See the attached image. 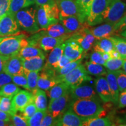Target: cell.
I'll use <instances>...</instances> for the list:
<instances>
[{
    "instance_id": "obj_1",
    "label": "cell",
    "mask_w": 126,
    "mask_h": 126,
    "mask_svg": "<svg viewBox=\"0 0 126 126\" xmlns=\"http://www.w3.org/2000/svg\"><path fill=\"white\" fill-rule=\"evenodd\" d=\"M70 108L82 120L92 117H104L106 115L98 97L74 100L71 102Z\"/></svg>"
},
{
    "instance_id": "obj_2",
    "label": "cell",
    "mask_w": 126,
    "mask_h": 126,
    "mask_svg": "<svg viewBox=\"0 0 126 126\" xmlns=\"http://www.w3.org/2000/svg\"><path fill=\"white\" fill-rule=\"evenodd\" d=\"M24 34L18 32L15 36L0 37V54L10 57L18 54L22 48L29 46Z\"/></svg>"
},
{
    "instance_id": "obj_3",
    "label": "cell",
    "mask_w": 126,
    "mask_h": 126,
    "mask_svg": "<svg viewBox=\"0 0 126 126\" xmlns=\"http://www.w3.org/2000/svg\"><path fill=\"white\" fill-rule=\"evenodd\" d=\"M36 19L39 28L42 29L59 22L60 11L56 0L50 4L39 6L36 10Z\"/></svg>"
},
{
    "instance_id": "obj_4",
    "label": "cell",
    "mask_w": 126,
    "mask_h": 126,
    "mask_svg": "<svg viewBox=\"0 0 126 126\" xmlns=\"http://www.w3.org/2000/svg\"><path fill=\"white\" fill-rule=\"evenodd\" d=\"M19 28L31 33L38 32L40 30L37 19L36 10L33 8L21 9L14 15Z\"/></svg>"
},
{
    "instance_id": "obj_5",
    "label": "cell",
    "mask_w": 126,
    "mask_h": 126,
    "mask_svg": "<svg viewBox=\"0 0 126 126\" xmlns=\"http://www.w3.org/2000/svg\"><path fill=\"white\" fill-rule=\"evenodd\" d=\"M126 14L125 3L121 0H111L102 14V22L115 24Z\"/></svg>"
},
{
    "instance_id": "obj_6",
    "label": "cell",
    "mask_w": 126,
    "mask_h": 126,
    "mask_svg": "<svg viewBox=\"0 0 126 126\" xmlns=\"http://www.w3.org/2000/svg\"><path fill=\"white\" fill-rule=\"evenodd\" d=\"M84 64H80L75 68L66 74L61 79V82H64L70 86H75L84 81H91L92 78L89 76Z\"/></svg>"
},
{
    "instance_id": "obj_7",
    "label": "cell",
    "mask_w": 126,
    "mask_h": 126,
    "mask_svg": "<svg viewBox=\"0 0 126 126\" xmlns=\"http://www.w3.org/2000/svg\"><path fill=\"white\" fill-rule=\"evenodd\" d=\"M111 0H94L89 8L87 17L88 24L95 26L102 23L101 16Z\"/></svg>"
},
{
    "instance_id": "obj_8",
    "label": "cell",
    "mask_w": 126,
    "mask_h": 126,
    "mask_svg": "<svg viewBox=\"0 0 126 126\" xmlns=\"http://www.w3.org/2000/svg\"><path fill=\"white\" fill-rule=\"evenodd\" d=\"M71 98L68 91L60 97L50 101L47 111L55 119H57L65 112L70 105Z\"/></svg>"
},
{
    "instance_id": "obj_9",
    "label": "cell",
    "mask_w": 126,
    "mask_h": 126,
    "mask_svg": "<svg viewBox=\"0 0 126 126\" xmlns=\"http://www.w3.org/2000/svg\"><path fill=\"white\" fill-rule=\"evenodd\" d=\"M90 26H87L75 32L72 33L70 37L81 46L83 48L84 53L92 49L96 41V39L91 33L89 29Z\"/></svg>"
},
{
    "instance_id": "obj_10",
    "label": "cell",
    "mask_w": 126,
    "mask_h": 126,
    "mask_svg": "<svg viewBox=\"0 0 126 126\" xmlns=\"http://www.w3.org/2000/svg\"><path fill=\"white\" fill-rule=\"evenodd\" d=\"M60 11V19L76 16L82 23L81 12L75 0H56Z\"/></svg>"
},
{
    "instance_id": "obj_11",
    "label": "cell",
    "mask_w": 126,
    "mask_h": 126,
    "mask_svg": "<svg viewBox=\"0 0 126 126\" xmlns=\"http://www.w3.org/2000/svg\"><path fill=\"white\" fill-rule=\"evenodd\" d=\"M42 71L39 74L37 86L39 89L48 91L50 88L60 83L57 75L56 71L53 68H42Z\"/></svg>"
},
{
    "instance_id": "obj_12",
    "label": "cell",
    "mask_w": 126,
    "mask_h": 126,
    "mask_svg": "<svg viewBox=\"0 0 126 126\" xmlns=\"http://www.w3.org/2000/svg\"><path fill=\"white\" fill-rule=\"evenodd\" d=\"M19 32V26L14 16L7 13L0 19V36L14 35Z\"/></svg>"
},
{
    "instance_id": "obj_13",
    "label": "cell",
    "mask_w": 126,
    "mask_h": 126,
    "mask_svg": "<svg viewBox=\"0 0 126 126\" xmlns=\"http://www.w3.org/2000/svg\"><path fill=\"white\" fill-rule=\"evenodd\" d=\"M69 92L73 100L98 97L96 91L92 86L82 85V83L75 86H70Z\"/></svg>"
},
{
    "instance_id": "obj_14",
    "label": "cell",
    "mask_w": 126,
    "mask_h": 126,
    "mask_svg": "<svg viewBox=\"0 0 126 126\" xmlns=\"http://www.w3.org/2000/svg\"><path fill=\"white\" fill-rule=\"evenodd\" d=\"M34 102V97L32 93L27 91L20 90L12 99V108L15 113L22 111L28 104Z\"/></svg>"
},
{
    "instance_id": "obj_15",
    "label": "cell",
    "mask_w": 126,
    "mask_h": 126,
    "mask_svg": "<svg viewBox=\"0 0 126 126\" xmlns=\"http://www.w3.org/2000/svg\"><path fill=\"white\" fill-rule=\"evenodd\" d=\"M3 72L14 76L24 74V68L22 63V58L18 54L10 57L5 63Z\"/></svg>"
},
{
    "instance_id": "obj_16",
    "label": "cell",
    "mask_w": 126,
    "mask_h": 126,
    "mask_svg": "<svg viewBox=\"0 0 126 126\" xmlns=\"http://www.w3.org/2000/svg\"><path fill=\"white\" fill-rule=\"evenodd\" d=\"M72 33H69L65 36L60 37H53L49 36H41L38 40V46L39 48L45 51L51 50L55 47L65 42L71 36Z\"/></svg>"
},
{
    "instance_id": "obj_17",
    "label": "cell",
    "mask_w": 126,
    "mask_h": 126,
    "mask_svg": "<svg viewBox=\"0 0 126 126\" xmlns=\"http://www.w3.org/2000/svg\"><path fill=\"white\" fill-rule=\"evenodd\" d=\"M65 46L63 54L71 60L79 59L83 56H85L83 48L76 41L70 37L64 42Z\"/></svg>"
},
{
    "instance_id": "obj_18",
    "label": "cell",
    "mask_w": 126,
    "mask_h": 126,
    "mask_svg": "<svg viewBox=\"0 0 126 126\" xmlns=\"http://www.w3.org/2000/svg\"><path fill=\"white\" fill-rule=\"evenodd\" d=\"M56 126H82V120L70 108L57 118Z\"/></svg>"
},
{
    "instance_id": "obj_19",
    "label": "cell",
    "mask_w": 126,
    "mask_h": 126,
    "mask_svg": "<svg viewBox=\"0 0 126 126\" xmlns=\"http://www.w3.org/2000/svg\"><path fill=\"white\" fill-rule=\"evenodd\" d=\"M95 89L97 95L104 103L113 102L112 96L106 77H99L96 79Z\"/></svg>"
},
{
    "instance_id": "obj_20",
    "label": "cell",
    "mask_w": 126,
    "mask_h": 126,
    "mask_svg": "<svg viewBox=\"0 0 126 126\" xmlns=\"http://www.w3.org/2000/svg\"><path fill=\"white\" fill-rule=\"evenodd\" d=\"M114 24L106 23L98 26L91 28L89 29L91 33L96 40H100L104 38H109L111 36H117L114 28Z\"/></svg>"
},
{
    "instance_id": "obj_21",
    "label": "cell",
    "mask_w": 126,
    "mask_h": 126,
    "mask_svg": "<svg viewBox=\"0 0 126 126\" xmlns=\"http://www.w3.org/2000/svg\"><path fill=\"white\" fill-rule=\"evenodd\" d=\"M59 22L63 25V26L65 28L67 32L69 33H72L82 29L83 28L89 26L87 22L82 23L76 16H72L62 18L60 19Z\"/></svg>"
},
{
    "instance_id": "obj_22",
    "label": "cell",
    "mask_w": 126,
    "mask_h": 126,
    "mask_svg": "<svg viewBox=\"0 0 126 126\" xmlns=\"http://www.w3.org/2000/svg\"><path fill=\"white\" fill-rule=\"evenodd\" d=\"M65 46L64 42L61 45H58L51 50L48 57L47 62L43 68H53L56 70L59 61L64 53V48Z\"/></svg>"
},
{
    "instance_id": "obj_23",
    "label": "cell",
    "mask_w": 126,
    "mask_h": 126,
    "mask_svg": "<svg viewBox=\"0 0 126 126\" xmlns=\"http://www.w3.org/2000/svg\"><path fill=\"white\" fill-rule=\"evenodd\" d=\"M45 55L36 56L29 59H22V63L25 70L31 71H40L44 66Z\"/></svg>"
},
{
    "instance_id": "obj_24",
    "label": "cell",
    "mask_w": 126,
    "mask_h": 126,
    "mask_svg": "<svg viewBox=\"0 0 126 126\" xmlns=\"http://www.w3.org/2000/svg\"><path fill=\"white\" fill-rule=\"evenodd\" d=\"M43 30V31L40 32L42 36L46 35L53 37H60L69 34L63 25L59 22L50 25L47 28Z\"/></svg>"
},
{
    "instance_id": "obj_25",
    "label": "cell",
    "mask_w": 126,
    "mask_h": 126,
    "mask_svg": "<svg viewBox=\"0 0 126 126\" xmlns=\"http://www.w3.org/2000/svg\"><path fill=\"white\" fill-rule=\"evenodd\" d=\"M34 97V103L37 110L46 111L47 110V100L46 93L43 89L36 88L32 91Z\"/></svg>"
},
{
    "instance_id": "obj_26",
    "label": "cell",
    "mask_w": 126,
    "mask_h": 126,
    "mask_svg": "<svg viewBox=\"0 0 126 126\" xmlns=\"http://www.w3.org/2000/svg\"><path fill=\"white\" fill-rule=\"evenodd\" d=\"M106 78L110 89V92L113 99V103L117 105L119 96V89L114 72L109 70L107 71Z\"/></svg>"
},
{
    "instance_id": "obj_27",
    "label": "cell",
    "mask_w": 126,
    "mask_h": 126,
    "mask_svg": "<svg viewBox=\"0 0 126 126\" xmlns=\"http://www.w3.org/2000/svg\"><path fill=\"white\" fill-rule=\"evenodd\" d=\"M69 89L70 85L64 82L56 84L47 91V94L50 97V101L60 97L65 92L68 91Z\"/></svg>"
},
{
    "instance_id": "obj_28",
    "label": "cell",
    "mask_w": 126,
    "mask_h": 126,
    "mask_svg": "<svg viewBox=\"0 0 126 126\" xmlns=\"http://www.w3.org/2000/svg\"><path fill=\"white\" fill-rule=\"evenodd\" d=\"M92 48L93 51L109 53L114 49V47L112 41L109 37L96 40Z\"/></svg>"
},
{
    "instance_id": "obj_29",
    "label": "cell",
    "mask_w": 126,
    "mask_h": 126,
    "mask_svg": "<svg viewBox=\"0 0 126 126\" xmlns=\"http://www.w3.org/2000/svg\"><path fill=\"white\" fill-rule=\"evenodd\" d=\"M18 54L22 59H29L36 56H44L45 53L39 47L29 45L22 48Z\"/></svg>"
},
{
    "instance_id": "obj_30",
    "label": "cell",
    "mask_w": 126,
    "mask_h": 126,
    "mask_svg": "<svg viewBox=\"0 0 126 126\" xmlns=\"http://www.w3.org/2000/svg\"><path fill=\"white\" fill-rule=\"evenodd\" d=\"M88 73L89 74L96 77H101L106 75L107 71L102 65L92 61H86L84 64Z\"/></svg>"
},
{
    "instance_id": "obj_31",
    "label": "cell",
    "mask_w": 126,
    "mask_h": 126,
    "mask_svg": "<svg viewBox=\"0 0 126 126\" xmlns=\"http://www.w3.org/2000/svg\"><path fill=\"white\" fill-rule=\"evenodd\" d=\"M85 56H83L82 57L79 59L75 60H72L70 61V63H67L66 65H65L63 68H61L60 70L56 71L57 75V77L59 78L60 82H61V79L64 76H65L66 74L68 73L74 69L77 66L81 64L82 61L83 59H84Z\"/></svg>"
},
{
    "instance_id": "obj_32",
    "label": "cell",
    "mask_w": 126,
    "mask_h": 126,
    "mask_svg": "<svg viewBox=\"0 0 126 126\" xmlns=\"http://www.w3.org/2000/svg\"><path fill=\"white\" fill-rule=\"evenodd\" d=\"M114 125L108 117H92L82 120V126H110Z\"/></svg>"
},
{
    "instance_id": "obj_33",
    "label": "cell",
    "mask_w": 126,
    "mask_h": 126,
    "mask_svg": "<svg viewBox=\"0 0 126 126\" xmlns=\"http://www.w3.org/2000/svg\"><path fill=\"white\" fill-rule=\"evenodd\" d=\"M109 38L112 41L114 49L117 51L123 59H126V39L116 36H111Z\"/></svg>"
},
{
    "instance_id": "obj_34",
    "label": "cell",
    "mask_w": 126,
    "mask_h": 126,
    "mask_svg": "<svg viewBox=\"0 0 126 126\" xmlns=\"http://www.w3.org/2000/svg\"><path fill=\"white\" fill-rule=\"evenodd\" d=\"M20 90L15 83H8L3 85L0 89V96L4 97H13L14 95Z\"/></svg>"
},
{
    "instance_id": "obj_35",
    "label": "cell",
    "mask_w": 126,
    "mask_h": 126,
    "mask_svg": "<svg viewBox=\"0 0 126 126\" xmlns=\"http://www.w3.org/2000/svg\"><path fill=\"white\" fill-rule=\"evenodd\" d=\"M24 75L27 79L28 86L30 91L34 90L37 88V83L39 77V71H31L24 68Z\"/></svg>"
},
{
    "instance_id": "obj_36",
    "label": "cell",
    "mask_w": 126,
    "mask_h": 126,
    "mask_svg": "<svg viewBox=\"0 0 126 126\" xmlns=\"http://www.w3.org/2000/svg\"><path fill=\"white\" fill-rule=\"evenodd\" d=\"M81 12L82 19L84 22H86L89 13V8L94 0H75Z\"/></svg>"
},
{
    "instance_id": "obj_37",
    "label": "cell",
    "mask_w": 126,
    "mask_h": 126,
    "mask_svg": "<svg viewBox=\"0 0 126 126\" xmlns=\"http://www.w3.org/2000/svg\"><path fill=\"white\" fill-rule=\"evenodd\" d=\"M124 61V59H123L122 58H117V59L110 58L109 59L106 61L104 66L108 70L111 71H114L122 68Z\"/></svg>"
},
{
    "instance_id": "obj_38",
    "label": "cell",
    "mask_w": 126,
    "mask_h": 126,
    "mask_svg": "<svg viewBox=\"0 0 126 126\" xmlns=\"http://www.w3.org/2000/svg\"><path fill=\"white\" fill-rule=\"evenodd\" d=\"M26 7H28L26 0H11L8 13L14 16L17 12Z\"/></svg>"
},
{
    "instance_id": "obj_39",
    "label": "cell",
    "mask_w": 126,
    "mask_h": 126,
    "mask_svg": "<svg viewBox=\"0 0 126 126\" xmlns=\"http://www.w3.org/2000/svg\"><path fill=\"white\" fill-rule=\"evenodd\" d=\"M46 111L37 110L36 113L27 120L28 126H40L42 120L46 113Z\"/></svg>"
},
{
    "instance_id": "obj_40",
    "label": "cell",
    "mask_w": 126,
    "mask_h": 126,
    "mask_svg": "<svg viewBox=\"0 0 126 126\" xmlns=\"http://www.w3.org/2000/svg\"><path fill=\"white\" fill-rule=\"evenodd\" d=\"M114 72L116 77V80L119 87V92L126 90V74L122 70H118Z\"/></svg>"
},
{
    "instance_id": "obj_41",
    "label": "cell",
    "mask_w": 126,
    "mask_h": 126,
    "mask_svg": "<svg viewBox=\"0 0 126 126\" xmlns=\"http://www.w3.org/2000/svg\"><path fill=\"white\" fill-rule=\"evenodd\" d=\"M12 97L3 96L0 102V110L4 112L9 113L11 116L15 114L12 108Z\"/></svg>"
},
{
    "instance_id": "obj_42",
    "label": "cell",
    "mask_w": 126,
    "mask_h": 126,
    "mask_svg": "<svg viewBox=\"0 0 126 126\" xmlns=\"http://www.w3.org/2000/svg\"><path fill=\"white\" fill-rule=\"evenodd\" d=\"M12 81L16 85L21 86L28 91H30L29 86H28L27 79L24 74L14 75V76H12Z\"/></svg>"
},
{
    "instance_id": "obj_43",
    "label": "cell",
    "mask_w": 126,
    "mask_h": 126,
    "mask_svg": "<svg viewBox=\"0 0 126 126\" xmlns=\"http://www.w3.org/2000/svg\"><path fill=\"white\" fill-rule=\"evenodd\" d=\"M37 108H36L34 102H31L25 107L23 111H22V116L24 117L26 120L29 119L30 117L33 115L36 111H37Z\"/></svg>"
},
{
    "instance_id": "obj_44",
    "label": "cell",
    "mask_w": 126,
    "mask_h": 126,
    "mask_svg": "<svg viewBox=\"0 0 126 126\" xmlns=\"http://www.w3.org/2000/svg\"><path fill=\"white\" fill-rule=\"evenodd\" d=\"M11 120L13 122L12 126H28L27 120L24 117H23L21 114L18 115L16 113L12 115Z\"/></svg>"
},
{
    "instance_id": "obj_45",
    "label": "cell",
    "mask_w": 126,
    "mask_h": 126,
    "mask_svg": "<svg viewBox=\"0 0 126 126\" xmlns=\"http://www.w3.org/2000/svg\"><path fill=\"white\" fill-rule=\"evenodd\" d=\"M114 28L117 36L120 35L122 32L126 30V14L117 23H115Z\"/></svg>"
},
{
    "instance_id": "obj_46",
    "label": "cell",
    "mask_w": 126,
    "mask_h": 126,
    "mask_svg": "<svg viewBox=\"0 0 126 126\" xmlns=\"http://www.w3.org/2000/svg\"><path fill=\"white\" fill-rule=\"evenodd\" d=\"M90 61L92 62L97 63L100 65H105L106 61L103 59L102 53L100 52L93 51L90 55Z\"/></svg>"
},
{
    "instance_id": "obj_47",
    "label": "cell",
    "mask_w": 126,
    "mask_h": 126,
    "mask_svg": "<svg viewBox=\"0 0 126 126\" xmlns=\"http://www.w3.org/2000/svg\"><path fill=\"white\" fill-rule=\"evenodd\" d=\"M57 119H55L51 116V114L47 111L44 116L43 120H42V123H41L40 126H56Z\"/></svg>"
},
{
    "instance_id": "obj_48",
    "label": "cell",
    "mask_w": 126,
    "mask_h": 126,
    "mask_svg": "<svg viewBox=\"0 0 126 126\" xmlns=\"http://www.w3.org/2000/svg\"><path fill=\"white\" fill-rule=\"evenodd\" d=\"M11 0H0V19L8 12Z\"/></svg>"
},
{
    "instance_id": "obj_49",
    "label": "cell",
    "mask_w": 126,
    "mask_h": 126,
    "mask_svg": "<svg viewBox=\"0 0 126 126\" xmlns=\"http://www.w3.org/2000/svg\"><path fill=\"white\" fill-rule=\"evenodd\" d=\"M12 78L11 75L8 74L4 72L0 73V88L3 85L10 83L12 81Z\"/></svg>"
},
{
    "instance_id": "obj_50",
    "label": "cell",
    "mask_w": 126,
    "mask_h": 126,
    "mask_svg": "<svg viewBox=\"0 0 126 126\" xmlns=\"http://www.w3.org/2000/svg\"><path fill=\"white\" fill-rule=\"evenodd\" d=\"M118 107L120 109L126 108V91L121 92L118 99Z\"/></svg>"
},
{
    "instance_id": "obj_51",
    "label": "cell",
    "mask_w": 126,
    "mask_h": 126,
    "mask_svg": "<svg viewBox=\"0 0 126 126\" xmlns=\"http://www.w3.org/2000/svg\"><path fill=\"white\" fill-rule=\"evenodd\" d=\"M72 61V60H70V59H68L67 57H66L65 55L63 54V56H61V57L60 58V60L59 61L57 68L56 71H57V70H60V69H61V68H63L64 65H66L67 63H70V61Z\"/></svg>"
},
{
    "instance_id": "obj_52",
    "label": "cell",
    "mask_w": 126,
    "mask_h": 126,
    "mask_svg": "<svg viewBox=\"0 0 126 126\" xmlns=\"http://www.w3.org/2000/svg\"><path fill=\"white\" fill-rule=\"evenodd\" d=\"M12 116L9 113H7L0 110V120H1L6 121V122H10L11 120Z\"/></svg>"
},
{
    "instance_id": "obj_53",
    "label": "cell",
    "mask_w": 126,
    "mask_h": 126,
    "mask_svg": "<svg viewBox=\"0 0 126 126\" xmlns=\"http://www.w3.org/2000/svg\"><path fill=\"white\" fill-rule=\"evenodd\" d=\"M8 57L4 56L0 54V73L3 72V68L6 61L8 59Z\"/></svg>"
},
{
    "instance_id": "obj_54",
    "label": "cell",
    "mask_w": 126,
    "mask_h": 126,
    "mask_svg": "<svg viewBox=\"0 0 126 126\" xmlns=\"http://www.w3.org/2000/svg\"><path fill=\"white\" fill-rule=\"evenodd\" d=\"M54 1H55V0H35V4L37 6H40L47 4H50Z\"/></svg>"
},
{
    "instance_id": "obj_55",
    "label": "cell",
    "mask_w": 126,
    "mask_h": 126,
    "mask_svg": "<svg viewBox=\"0 0 126 126\" xmlns=\"http://www.w3.org/2000/svg\"><path fill=\"white\" fill-rule=\"evenodd\" d=\"M110 58H114V59H117V58H121L119 54V53L116 51V50L114 49L112 51L109 53Z\"/></svg>"
},
{
    "instance_id": "obj_56",
    "label": "cell",
    "mask_w": 126,
    "mask_h": 126,
    "mask_svg": "<svg viewBox=\"0 0 126 126\" xmlns=\"http://www.w3.org/2000/svg\"><path fill=\"white\" fill-rule=\"evenodd\" d=\"M102 54V56H103V59H105V61H107L110 58L109 53H101Z\"/></svg>"
},
{
    "instance_id": "obj_57",
    "label": "cell",
    "mask_w": 126,
    "mask_h": 126,
    "mask_svg": "<svg viewBox=\"0 0 126 126\" xmlns=\"http://www.w3.org/2000/svg\"><path fill=\"white\" fill-rule=\"evenodd\" d=\"M26 3H27L28 7L32 5H33L35 4V0H26Z\"/></svg>"
},
{
    "instance_id": "obj_58",
    "label": "cell",
    "mask_w": 126,
    "mask_h": 126,
    "mask_svg": "<svg viewBox=\"0 0 126 126\" xmlns=\"http://www.w3.org/2000/svg\"><path fill=\"white\" fill-rule=\"evenodd\" d=\"M9 125H10V124H9L8 122H6V121L1 120H0V126H9Z\"/></svg>"
},
{
    "instance_id": "obj_59",
    "label": "cell",
    "mask_w": 126,
    "mask_h": 126,
    "mask_svg": "<svg viewBox=\"0 0 126 126\" xmlns=\"http://www.w3.org/2000/svg\"><path fill=\"white\" fill-rule=\"evenodd\" d=\"M122 68H123V70L124 72L126 74V59H124V63L123 64Z\"/></svg>"
},
{
    "instance_id": "obj_60",
    "label": "cell",
    "mask_w": 126,
    "mask_h": 126,
    "mask_svg": "<svg viewBox=\"0 0 126 126\" xmlns=\"http://www.w3.org/2000/svg\"><path fill=\"white\" fill-rule=\"evenodd\" d=\"M120 35L121 36H122V37H124V38L126 39V30L120 33Z\"/></svg>"
},
{
    "instance_id": "obj_61",
    "label": "cell",
    "mask_w": 126,
    "mask_h": 126,
    "mask_svg": "<svg viewBox=\"0 0 126 126\" xmlns=\"http://www.w3.org/2000/svg\"><path fill=\"white\" fill-rule=\"evenodd\" d=\"M1 98H2V96H0V102H1Z\"/></svg>"
},
{
    "instance_id": "obj_62",
    "label": "cell",
    "mask_w": 126,
    "mask_h": 126,
    "mask_svg": "<svg viewBox=\"0 0 126 126\" xmlns=\"http://www.w3.org/2000/svg\"></svg>"
}]
</instances>
